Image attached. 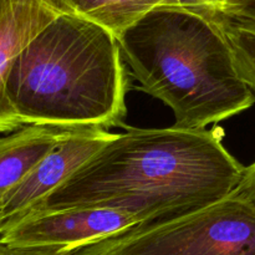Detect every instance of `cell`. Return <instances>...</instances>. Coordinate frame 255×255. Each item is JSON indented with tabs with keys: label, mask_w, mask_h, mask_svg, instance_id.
Returning <instances> with one entry per match:
<instances>
[{
	"label": "cell",
	"mask_w": 255,
	"mask_h": 255,
	"mask_svg": "<svg viewBox=\"0 0 255 255\" xmlns=\"http://www.w3.org/2000/svg\"><path fill=\"white\" fill-rule=\"evenodd\" d=\"M223 137L221 127H128L25 216L105 208L149 224L203 208L229 196L244 171Z\"/></svg>",
	"instance_id": "obj_1"
},
{
	"label": "cell",
	"mask_w": 255,
	"mask_h": 255,
	"mask_svg": "<svg viewBox=\"0 0 255 255\" xmlns=\"http://www.w3.org/2000/svg\"><path fill=\"white\" fill-rule=\"evenodd\" d=\"M122 59L114 32L65 12L16 57L7 76L6 96L24 126H121L128 90Z\"/></svg>",
	"instance_id": "obj_2"
},
{
	"label": "cell",
	"mask_w": 255,
	"mask_h": 255,
	"mask_svg": "<svg viewBox=\"0 0 255 255\" xmlns=\"http://www.w3.org/2000/svg\"><path fill=\"white\" fill-rule=\"evenodd\" d=\"M117 41L139 89L171 107L176 126L204 128L255 102L224 35L188 5L154 7Z\"/></svg>",
	"instance_id": "obj_3"
},
{
	"label": "cell",
	"mask_w": 255,
	"mask_h": 255,
	"mask_svg": "<svg viewBox=\"0 0 255 255\" xmlns=\"http://www.w3.org/2000/svg\"><path fill=\"white\" fill-rule=\"evenodd\" d=\"M69 249L74 255H255V208L231 193L189 213Z\"/></svg>",
	"instance_id": "obj_4"
},
{
	"label": "cell",
	"mask_w": 255,
	"mask_h": 255,
	"mask_svg": "<svg viewBox=\"0 0 255 255\" xmlns=\"http://www.w3.org/2000/svg\"><path fill=\"white\" fill-rule=\"evenodd\" d=\"M105 128H80L67 134L4 197L0 233L29 213L112 137Z\"/></svg>",
	"instance_id": "obj_5"
},
{
	"label": "cell",
	"mask_w": 255,
	"mask_h": 255,
	"mask_svg": "<svg viewBox=\"0 0 255 255\" xmlns=\"http://www.w3.org/2000/svg\"><path fill=\"white\" fill-rule=\"evenodd\" d=\"M138 224L133 217L105 208H67L27 214L0 233L10 246L74 248Z\"/></svg>",
	"instance_id": "obj_6"
},
{
	"label": "cell",
	"mask_w": 255,
	"mask_h": 255,
	"mask_svg": "<svg viewBox=\"0 0 255 255\" xmlns=\"http://www.w3.org/2000/svg\"><path fill=\"white\" fill-rule=\"evenodd\" d=\"M65 12H74L66 0H0V134L24 126L6 96L12 64L42 29Z\"/></svg>",
	"instance_id": "obj_7"
},
{
	"label": "cell",
	"mask_w": 255,
	"mask_h": 255,
	"mask_svg": "<svg viewBox=\"0 0 255 255\" xmlns=\"http://www.w3.org/2000/svg\"><path fill=\"white\" fill-rule=\"evenodd\" d=\"M80 128L25 125L0 137V207L7 192L16 186L67 134Z\"/></svg>",
	"instance_id": "obj_8"
},
{
	"label": "cell",
	"mask_w": 255,
	"mask_h": 255,
	"mask_svg": "<svg viewBox=\"0 0 255 255\" xmlns=\"http://www.w3.org/2000/svg\"><path fill=\"white\" fill-rule=\"evenodd\" d=\"M186 5L198 10L221 30L231 47L239 75L255 95V20L217 7Z\"/></svg>",
	"instance_id": "obj_9"
},
{
	"label": "cell",
	"mask_w": 255,
	"mask_h": 255,
	"mask_svg": "<svg viewBox=\"0 0 255 255\" xmlns=\"http://www.w3.org/2000/svg\"><path fill=\"white\" fill-rule=\"evenodd\" d=\"M72 11L114 32L116 37L144 14L161 5L182 0H66Z\"/></svg>",
	"instance_id": "obj_10"
},
{
	"label": "cell",
	"mask_w": 255,
	"mask_h": 255,
	"mask_svg": "<svg viewBox=\"0 0 255 255\" xmlns=\"http://www.w3.org/2000/svg\"><path fill=\"white\" fill-rule=\"evenodd\" d=\"M0 255H74V253L71 249L65 248V247L10 246L0 241Z\"/></svg>",
	"instance_id": "obj_11"
},
{
	"label": "cell",
	"mask_w": 255,
	"mask_h": 255,
	"mask_svg": "<svg viewBox=\"0 0 255 255\" xmlns=\"http://www.w3.org/2000/svg\"><path fill=\"white\" fill-rule=\"evenodd\" d=\"M232 193L255 208V162L249 167H244L241 181Z\"/></svg>",
	"instance_id": "obj_12"
},
{
	"label": "cell",
	"mask_w": 255,
	"mask_h": 255,
	"mask_svg": "<svg viewBox=\"0 0 255 255\" xmlns=\"http://www.w3.org/2000/svg\"><path fill=\"white\" fill-rule=\"evenodd\" d=\"M221 10L255 20V0H231Z\"/></svg>",
	"instance_id": "obj_13"
},
{
	"label": "cell",
	"mask_w": 255,
	"mask_h": 255,
	"mask_svg": "<svg viewBox=\"0 0 255 255\" xmlns=\"http://www.w3.org/2000/svg\"><path fill=\"white\" fill-rule=\"evenodd\" d=\"M231 0H182L183 4H192V5H202V6H211V7H222L226 6Z\"/></svg>",
	"instance_id": "obj_14"
}]
</instances>
